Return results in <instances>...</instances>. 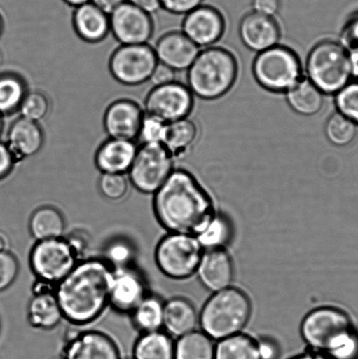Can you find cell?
I'll list each match as a JSON object with an SVG mask.
<instances>
[{
  "label": "cell",
  "instance_id": "32",
  "mask_svg": "<svg viewBox=\"0 0 358 359\" xmlns=\"http://www.w3.org/2000/svg\"><path fill=\"white\" fill-rule=\"evenodd\" d=\"M198 137V128L187 118L168 123L163 146L173 154L184 153L194 143Z\"/></svg>",
  "mask_w": 358,
  "mask_h": 359
},
{
  "label": "cell",
  "instance_id": "8",
  "mask_svg": "<svg viewBox=\"0 0 358 359\" xmlns=\"http://www.w3.org/2000/svg\"><path fill=\"white\" fill-rule=\"evenodd\" d=\"M205 250L196 236L168 232L158 243L154 260L165 276L187 280L195 276Z\"/></svg>",
  "mask_w": 358,
  "mask_h": 359
},
{
  "label": "cell",
  "instance_id": "42",
  "mask_svg": "<svg viewBox=\"0 0 358 359\" xmlns=\"http://www.w3.org/2000/svg\"><path fill=\"white\" fill-rule=\"evenodd\" d=\"M340 43L348 52L358 49V12L354 13L346 21Z\"/></svg>",
  "mask_w": 358,
  "mask_h": 359
},
{
  "label": "cell",
  "instance_id": "46",
  "mask_svg": "<svg viewBox=\"0 0 358 359\" xmlns=\"http://www.w3.org/2000/svg\"><path fill=\"white\" fill-rule=\"evenodd\" d=\"M282 6L280 0H252L254 12L273 17L279 13Z\"/></svg>",
  "mask_w": 358,
  "mask_h": 359
},
{
  "label": "cell",
  "instance_id": "11",
  "mask_svg": "<svg viewBox=\"0 0 358 359\" xmlns=\"http://www.w3.org/2000/svg\"><path fill=\"white\" fill-rule=\"evenodd\" d=\"M157 65L156 52L149 44L121 45L111 56L109 68L118 83L138 86L150 79Z\"/></svg>",
  "mask_w": 358,
  "mask_h": 359
},
{
  "label": "cell",
  "instance_id": "37",
  "mask_svg": "<svg viewBox=\"0 0 358 359\" xmlns=\"http://www.w3.org/2000/svg\"><path fill=\"white\" fill-rule=\"evenodd\" d=\"M48 98L41 91L34 90L27 93L20 105L21 117L29 121L39 122L47 117L49 112Z\"/></svg>",
  "mask_w": 358,
  "mask_h": 359
},
{
  "label": "cell",
  "instance_id": "29",
  "mask_svg": "<svg viewBox=\"0 0 358 359\" xmlns=\"http://www.w3.org/2000/svg\"><path fill=\"white\" fill-rule=\"evenodd\" d=\"M164 302L156 294H147L130 313L133 326L140 333L163 329Z\"/></svg>",
  "mask_w": 358,
  "mask_h": 359
},
{
  "label": "cell",
  "instance_id": "52",
  "mask_svg": "<svg viewBox=\"0 0 358 359\" xmlns=\"http://www.w3.org/2000/svg\"><path fill=\"white\" fill-rule=\"evenodd\" d=\"M67 4L72 6H79L83 5V4L91 2V0H64Z\"/></svg>",
  "mask_w": 358,
  "mask_h": 359
},
{
  "label": "cell",
  "instance_id": "4",
  "mask_svg": "<svg viewBox=\"0 0 358 359\" xmlns=\"http://www.w3.org/2000/svg\"><path fill=\"white\" fill-rule=\"evenodd\" d=\"M252 313L247 294L231 286L212 293L199 313V325L202 332L217 342L243 332Z\"/></svg>",
  "mask_w": 358,
  "mask_h": 359
},
{
  "label": "cell",
  "instance_id": "33",
  "mask_svg": "<svg viewBox=\"0 0 358 359\" xmlns=\"http://www.w3.org/2000/svg\"><path fill=\"white\" fill-rule=\"evenodd\" d=\"M27 93L26 83L20 76L13 73L0 75V114H11L19 110Z\"/></svg>",
  "mask_w": 358,
  "mask_h": 359
},
{
  "label": "cell",
  "instance_id": "27",
  "mask_svg": "<svg viewBox=\"0 0 358 359\" xmlns=\"http://www.w3.org/2000/svg\"><path fill=\"white\" fill-rule=\"evenodd\" d=\"M133 359H174V341L165 330L142 333L133 347Z\"/></svg>",
  "mask_w": 358,
  "mask_h": 359
},
{
  "label": "cell",
  "instance_id": "19",
  "mask_svg": "<svg viewBox=\"0 0 358 359\" xmlns=\"http://www.w3.org/2000/svg\"><path fill=\"white\" fill-rule=\"evenodd\" d=\"M240 36L245 47L261 53L278 45L280 30L273 17L252 12L242 19Z\"/></svg>",
  "mask_w": 358,
  "mask_h": 359
},
{
  "label": "cell",
  "instance_id": "12",
  "mask_svg": "<svg viewBox=\"0 0 358 359\" xmlns=\"http://www.w3.org/2000/svg\"><path fill=\"white\" fill-rule=\"evenodd\" d=\"M194 107V97L188 86L173 82L154 86L146 98V114L172 123L188 117Z\"/></svg>",
  "mask_w": 358,
  "mask_h": 359
},
{
  "label": "cell",
  "instance_id": "9",
  "mask_svg": "<svg viewBox=\"0 0 358 359\" xmlns=\"http://www.w3.org/2000/svg\"><path fill=\"white\" fill-rule=\"evenodd\" d=\"M252 72L259 86L271 93H287L301 77L299 57L284 46L259 53Z\"/></svg>",
  "mask_w": 358,
  "mask_h": 359
},
{
  "label": "cell",
  "instance_id": "51",
  "mask_svg": "<svg viewBox=\"0 0 358 359\" xmlns=\"http://www.w3.org/2000/svg\"><path fill=\"white\" fill-rule=\"evenodd\" d=\"M349 53L350 68H352V75L358 80V49Z\"/></svg>",
  "mask_w": 358,
  "mask_h": 359
},
{
  "label": "cell",
  "instance_id": "28",
  "mask_svg": "<svg viewBox=\"0 0 358 359\" xmlns=\"http://www.w3.org/2000/svg\"><path fill=\"white\" fill-rule=\"evenodd\" d=\"M28 228L36 241L62 238L65 231L64 217L54 207H41L32 214Z\"/></svg>",
  "mask_w": 358,
  "mask_h": 359
},
{
  "label": "cell",
  "instance_id": "40",
  "mask_svg": "<svg viewBox=\"0 0 358 359\" xmlns=\"http://www.w3.org/2000/svg\"><path fill=\"white\" fill-rule=\"evenodd\" d=\"M167 123L145 114L140 126L138 139L142 144H163L166 136Z\"/></svg>",
  "mask_w": 358,
  "mask_h": 359
},
{
  "label": "cell",
  "instance_id": "22",
  "mask_svg": "<svg viewBox=\"0 0 358 359\" xmlns=\"http://www.w3.org/2000/svg\"><path fill=\"white\" fill-rule=\"evenodd\" d=\"M6 144L15 161H22L40 152L44 145V133L38 122L20 117L11 125Z\"/></svg>",
  "mask_w": 358,
  "mask_h": 359
},
{
  "label": "cell",
  "instance_id": "17",
  "mask_svg": "<svg viewBox=\"0 0 358 359\" xmlns=\"http://www.w3.org/2000/svg\"><path fill=\"white\" fill-rule=\"evenodd\" d=\"M144 111L136 102L119 100L109 105L104 116L105 132L111 139H138Z\"/></svg>",
  "mask_w": 358,
  "mask_h": 359
},
{
  "label": "cell",
  "instance_id": "5",
  "mask_svg": "<svg viewBox=\"0 0 358 359\" xmlns=\"http://www.w3.org/2000/svg\"><path fill=\"white\" fill-rule=\"evenodd\" d=\"M237 62L223 48H209L200 52L188 69V87L202 100H215L224 96L236 82Z\"/></svg>",
  "mask_w": 358,
  "mask_h": 359
},
{
  "label": "cell",
  "instance_id": "24",
  "mask_svg": "<svg viewBox=\"0 0 358 359\" xmlns=\"http://www.w3.org/2000/svg\"><path fill=\"white\" fill-rule=\"evenodd\" d=\"M199 325V313L193 302L184 297L164 302L163 329L172 337H181L194 332Z\"/></svg>",
  "mask_w": 358,
  "mask_h": 359
},
{
  "label": "cell",
  "instance_id": "3",
  "mask_svg": "<svg viewBox=\"0 0 358 359\" xmlns=\"http://www.w3.org/2000/svg\"><path fill=\"white\" fill-rule=\"evenodd\" d=\"M301 339L310 350L334 359H357L358 337L348 315L341 309L322 306L304 316Z\"/></svg>",
  "mask_w": 358,
  "mask_h": 359
},
{
  "label": "cell",
  "instance_id": "10",
  "mask_svg": "<svg viewBox=\"0 0 358 359\" xmlns=\"http://www.w3.org/2000/svg\"><path fill=\"white\" fill-rule=\"evenodd\" d=\"M174 170V156L163 144H142L128 171L139 192L154 194Z\"/></svg>",
  "mask_w": 358,
  "mask_h": 359
},
{
  "label": "cell",
  "instance_id": "20",
  "mask_svg": "<svg viewBox=\"0 0 358 359\" xmlns=\"http://www.w3.org/2000/svg\"><path fill=\"white\" fill-rule=\"evenodd\" d=\"M153 49L158 62L170 67L174 72L188 69L200 53L198 46L182 32L164 34Z\"/></svg>",
  "mask_w": 358,
  "mask_h": 359
},
{
  "label": "cell",
  "instance_id": "1",
  "mask_svg": "<svg viewBox=\"0 0 358 359\" xmlns=\"http://www.w3.org/2000/svg\"><path fill=\"white\" fill-rule=\"evenodd\" d=\"M153 211L161 226L168 232L199 237L217 214L212 197L194 175L174 170L153 194Z\"/></svg>",
  "mask_w": 358,
  "mask_h": 359
},
{
  "label": "cell",
  "instance_id": "18",
  "mask_svg": "<svg viewBox=\"0 0 358 359\" xmlns=\"http://www.w3.org/2000/svg\"><path fill=\"white\" fill-rule=\"evenodd\" d=\"M147 294L145 279L132 266L113 270L110 306L114 311L130 314Z\"/></svg>",
  "mask_w": 358,
  "mask_h": 359
},
{
  "label": "cell",
  "instance_id": "34",
  "mask_svg": "<svg viewBox=\"0 0 358 359\" xmlns=\"http://www.w3.org/2000/svg\"><path fill=\"white\" fill-rule=\"evenodd\" d=\"M233 231L229 218L217 212L212 223L198 238L203 248H224L233 238Z\"/></svg>",
  "mask_w": 358,
  "mask_h": 359
},
{
  "label": "cell",
  "instance_id": "30",
  "mask_svg": "<svg viewBox=\"0 0 358 359\" xmlns=\"http://www.w3.org/2000/svg\"><path fill=\"white\" fill-rule=\"evenodd\" d=\"M216 341L202 330L178 337L174 342V359H215Z\"/></svg>",
  "mask_w": 358,
  "mask_h": 359
},
{
  "label": "cell",
  "instance_id": "26",
  "mask_svg": "<svg viewBox=\"0 0 358 359\" xmlns=\"http://www.w3.org/2000/svg\"><path fill=\"white\" fill-rule=\"evenodd\" d=\"M287 101L296 114H317L324 107V94L308 79H300L287 91Z\"/></svg>",
  "mask_w": 358,
  "mask_h": 359
},
{
  "label": "cell",
  "instance_id": "43",
  "mask_svg": "<svg viewBox=\"0 0 358 359\" xmlns=\"http://www.w3.org/2000/svg\"><path fill=\"white\" fill-rule=\"evenodd\" d=\"M203 0H160V7L168 13L177 14H188L193 10L202 6Z\"/></svg>",
  "mask_w": 358,
  "mask_h": 359
},
{
  "label": "cell",
  "instance_id": "48",
  "mask_svg": "<svg viewBox=\"0 0 358 359\" xmlns=\"http://www.w3.org/2000/svg\"><path fill=\"white\" fill-rule=\"evenodd\" d=\"M124 2H125V0H91V3H93L95 6H97L98 8L103 11L108 15H110L113 11Z\"/></svg>",
  "mask_w": 358,
  "mask_h": 359
},
{
  "label": "cell",
  "instance_id": "45",
  "mask_svg": "<svg viewBox=\"0 0 358 359\" xmlns=\"http://www.w3.org/2000/svg\"><path fill=\"white\" fill-rule=\"evenodd\" d=\"M16 161L6 143L0 142V180L12 172Z\"/></svg>",
  "mask_w": 358,
  "mask_h": 359
},
{
  "label": "cell",
  "instance_id": "39",
  "mask_svg": "<svg viewBox=\"0 0 358 359\" xmlns=\"http://www.w3.org/2000/svg\"><path fill=\"white\" fill-rule=\"evenodd\" d=\"M98 188L105 198L121 200L128 192L129 179L125 177V174L102 173Z\"/></svg>",
  "mask_w": 358,
  "mask_h": 359
},
{
  "label": "cell",
  "instance_id": "47",
  "mask_svg": "<svg viewBox=\"0 0 358 359\" xmlns=\"http://www.w3.org/2000/svg\"><path fill=\"white\" fill-rule=\"evenodd\" d=\"M259 346H261L262 359H278L280 356V348L275 343V341L268 339H261Z\"/></svg>",
  "mask_w": 358,
  "mask_h": 359
},
{
  "label": "cell",
  "instance_id": "55",
  "mask_svg": "<svg viewBox=\"0 0 358 359\" xmlns=\"http://www.w3.org/2000/svg\"><path fill=\"white\" fill-rule=\"evenodd\" d=\"M4 30V24H3V20L1 16H0V37H1V35L3 34Z\"/></svg>",
  "mask_w": 358,
  "mask_h": 359
},
{
  "label": "cell",
  "instance_id": "38",
  "mask_svg": "<svg viewBox=\"0 0 358 359\" xmlns=\"http://www.w3.org/2000/svg\"><path fill=\"white\" fill-rule=\"evenodd\" d=\"M335 103L339 114L358 126V80L350 81L340 90L336 94Z\"/></svg>",
  "mask_w": 358,
  "mask_h": 359
},
{
  "label": "cell",
  "instance_id": "41",
  "mask_svg": "<svg viewBox=\"0 0 358 359\" xmlns=\"http://www.w3.org/2000/svg\"><path fill=\"white\" fill-rule=\"evenodd\" d=\"M20 266L15 256L8 251L0 252V293L16 280Z\"/></svg>",
  "mask_w": 358,
  "mask_h": 359
},
{
  "label": "cell",
  "instance_id": "23",
  "mask_svg": "<svg viewBox=\"0 0 358 359\" xmlns=\"http://www.w3.org/2000/svg\"><path fill=\"white\" fill-rule=\"evenodd\" d=\"M138 147L132 140L109 139L98 147L95 163L102 173H128Z\"/></svg>",
  "mask_w": 358,
  "mask_h": 359
},
{
  "label": "cell",
  "instance_id": "54",
  "mask_svg": "<svg viewBox=\"0 0 358 359\" xmlns=\"http://www.w3.org/2000/svg\"><path fill=\"white\" fill-rule=\"evenodd\" d=\"M3 130H4V121H3L2 115L0 114V137H1V135H2Z\"/></svg>",
  "mask_w": 358,
  "mask_h": 359
},
{
  "label": "cell",
  "instance_id": "53",
  "mask_svg": "<svg viewBox=\"0 0 358 359\" xmlns=\"http://www.w3.org/2000/svg\"><path fill=\"white\" fill-rule=\"evenodd\" d=\"M6 246L7 242L6 238L0 235V252L7 251Z\"/></svg>",
  "mask_w": 358,
  "mask_h": 359
},
{
  "label": "cell",
  "instance_id": "21",
  "mask_svg": "<svg viewBox=\"0 0 358 359\" xmlns=\"http://www.w3.org/2000/svg\"><path fill=\"white\" fill-rule=\"evenodd\" d=\"M62 319L55 287L39 281L34 287V297L28 302V323L35 329L50 330L57 327Z\"/></svg>",
  "mask_w": 358,
  "mask_h": 359
},
{
  "label": "cell",
  "instance_id": "7",
  "mask_svg": "<svg viewBox=\"0 0 358 359\" xmlns=\"http://www.w3.org/2000/svg\"><path fill=\"white\" fill-rule=\"evenodd\" d=\"M82 252L75 238L62 237L36 241L29 255L32 272L41 283L55 287L80 262Z\"/></svg>",
  "mask_w": 358,
  "mask_h": 359
},
{
  "label": "cell",
  "instance_id": "15",
  "mask_svg": "<svg viewBox=\"0 0 358 359\" xmlns=\"http://www.w3.org/2000/svg\"><path fill=\"white\" fill-rule=\"evenodd\" d=\"M63 351L65 359H121L114 341L97 330L70 334Z\"/></svg>",
  "mask_w": 358,
  "mask_h": 359
},
{
  "label": "cell",
  "instance_id": "35",
  "mask_svg": "<svg viewBox=\"0 0 358 359\" xmlns=\"http://www.w3.org/2000/svg\"><path fill=\"white\" fill-rule=\"evenodd\" d=\"M357 126L339 112L331 115L325 126L328 140L336 147H346L355 140Z\"/></svg>",
  "mask_w": 358,
  "mask_h": 359
},
{
  "label": "cell",
  "instance_id": "16",
  "mask_svg": "<svg viewBox=\"0 0 358 359\" xmlns=\"http://www.w3.org/2000/svg\"><path fill=\"white\" fill-rule=\"evenodd\" d=\"M195 274L202 286L212 293L226 290L233 286V260L226 248L205 249Z\"/></svg>",
  "mask_w": 358,
  "mask_h": 359
},
{
  "label": "cell",
  "instance_id": "56",
  "mask_svg": "<svg viewBox=\"0 0 358 359\" xmlns=\"http://www.w3.org/2000/svg\"><path fill=\"white\" fill-rule=\"evenodd\" d=\"M58 359H65L64 358H58Z\"/></svg>",
  "mask_w": 358,
  "mask_h": 359
},
{
  "label": "cell",
  "instance_id": "49",
  "mask_svg": "<svg viewBox=\"0 0 358 359\" xmlns=\"http://www.w3.org/2000/svg\"><path fill=\"white\" fill-rule=\"evenodd\" d=\"M132 5L139 7L149 13L156 12L160 7V0H125Z\"/></svg>",
  "mask_w": 358,
  "mask_h": 359
},
{
  "label": "cell",
  "instance_id": "6",
  "mask_svg": "<svg viewBox=\"0 0 358 359\" xmlns=\"http://www.w3.org/2000/svg\"><path fill=\"white\" fill-rule=\"evenodd\" d=\"M306 70L308 80L324 94H336L352 79L349 53L340 42L324 41L311 49Z\"/></svg>",
  "mask_w": 358,
  "mask_h": 359
},
{
  "label": "cell",
  "instance_id": "13",
  "mask_svg": "<svg viewBox=\"0 0 358 359\" xmlns=\"http://www.w3.org/2000/svg\"><path fill=\"white\" fill-rule=\"evenodd\" d=\"M110 27L121 45L147 44L153 33L150 13L126 1L110 14Z\"/></svg>",
  "mask_w": 358,
  "mask_h": 359
},
{
  "label": "cell",
  "instance_id": "2",
  "mask_svg": "<svg viewBox=\"0 0 358 359\" xmlns=\"http://www.w3.org/2000/svg\"><path fill=\"white\" fill-rule=\"evenodd\" d=\"M113 269L102 258L81 259L55 286L63 319L76 326L97 321L110 306Z\"/></svg>",
  "mask_w": 358,
  "mask_h": 359
},
{
  "label": "cell",
  "instance_id": "31",
  "mask_svg": "<svg viewBox=\"0 0 358 359\" xmlns=\"http://www.w3.org/2000/svg\"><path fill=\"white\" fill-rule=\"evenodd\" d=\"M215 359H262L259 341L243 332L217 341Z\"/></svg>",
  "mask_w": 358,
  "mask_h": 359
},
{
  "label": "cell",
  "instance_id": "36",
  "mask_svg": "<svg viewBox=\"0 0 358 359\" xmlns=\"http://www.w3.org/2000/svg\"><path fill=\"white\" fill-rule=\"evenodd\" d=\"M135 256V248L131 242L125 238H115L105 246L102 259L116 270L132 266Z\"/></svg>",
  "mask_w": 358,
  "mask_h": 359
},
{
  "label": "cell",
  "instance_id": "44",
  "mask_svg": "<svg viewBox=\"0 0 358 359\" xmlns=\"http://www.w3.org/2000/svg\"><path fill=\"white\" fill-rule=\"evenodd\" d=\"M149 80L154 86L173 83L175 81V72L170 67L158 62Z\"/></svg>",
  "mask_w": 358,
  "mask_h": 359
},
{
  "label": "cell",
  "instance_id": "14",
  "mask_svg": "<svg viewBox=\"0 0 358 359\" xmlns=\"http://www.w3.org/2000/svg\"><path fill=\"white\" fill-rule=\"evenodd\" d=\"M226 22L222 13L209 6H200L186 14L182 33L198 47H209L223 36Z\"/></svg>",
  "mask_w": 358,
  "mask_h": 359
},
{
  "label": "cell",
  "instance_id": "25",
  "mask_svg": "<svg viewBox=\"0 0 358 359\" xmlns=\"http://www.w3.org/2000/svg\"><path fill=\"white\" fill-rule=\"evenodd\" d=\"M73 25L77 35L90 43L104 40L111 32L110 15L91 2L76 7Z\"/></svg>",
  "mask_w": 358,
  "mask_h": 359
},
{
  "label": "cell",
  "instance_id": "50",
  "mask_svg": "<svg viewBox=\"0 0 358 359\" xmlns=\"http://www.w3.org/2000/svg\"><path fill=\"white\" fill-rule=\"evenodd\" d=\"M289 359H334L331 357H329V355L319 353V351H315L313 350H310L306 351V353H301L296 355L293 358Z\"/></svg>",
  "mask_w": 358,
  "mask_h": 359
}]
</instances>
